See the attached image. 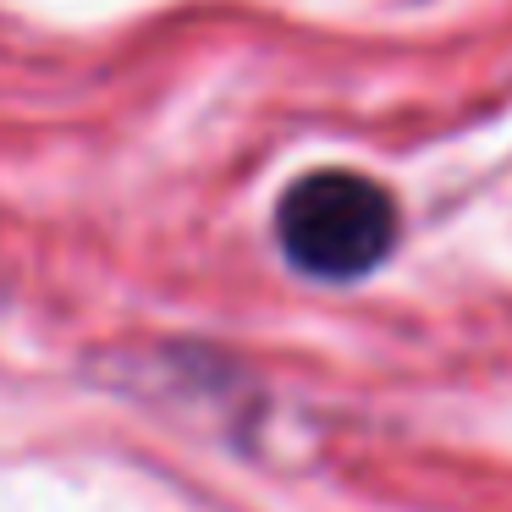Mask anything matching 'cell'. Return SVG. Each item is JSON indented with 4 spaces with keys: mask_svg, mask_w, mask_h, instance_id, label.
Instances as JSON below:
<instances>
[{
    "mask_svg": "<svg viewBox=\"0 0 512 512\" xmlns=\"http://www.w3.org/2000/svg\"><path fill=\"white\" fill-rule=\"evenodd\" d=\"M397 210L386 188L358 171H309L276 204V243L303 276L353 281L391 254Z\"/></svg>",
    "mask_w": 512,
    "mask_h": 512,
    "instance_id": "cell-1",
    "label": "cell"
}]
</instances>
